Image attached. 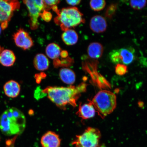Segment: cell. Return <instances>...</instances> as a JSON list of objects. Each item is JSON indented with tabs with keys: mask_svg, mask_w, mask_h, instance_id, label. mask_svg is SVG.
<instances>
[{
	"mask_svg": "<svg viewBox=\"0 0 147 147\" xmlns=\"http://www.w3.org/2000/svg\"><path fill=\"white\" fill-rule=\"evenodd\" d=\"M87 84L82 82L77 86L67 87L49 86L40 91L39 96H47L60 109L65 110L68 105L75 107L82 94L87 90Z\"/></svg>",
	"mask_w": 147,
	"mask_h": 147,
	"instance_id": "cell-1",
	"label": "cell"
},
{
	"mask_svg": "<svg viewBox=\"0 0 147 147\" xmlns=\"http://www.w3.org/2000/svg\"><path fill=\"white\" fill-rule=\"evenodd\" d=\"M26 126V119L23 113L16 108L5 110L0 117V130L5 136L20 135Z\"/></svg>",
	"mask_w": 147,
	"mask_h": 147,
	"instance_id": "cell-2",
	"label": "cell"
},
{
	"mask_svg": "<svg viewBox=\"0 0 147 147\" xmlns=\"http://www.w3.org/2000/svg\"><path fill=\"white\" fill-rule=\"evenodd\" d=\"M90 101L95 111L102 119L113 113L117 107L115 95L106 90L99 91Z\"/></svg>",
	"mask_w": 147,
	"mask_h": 147,
	"instance_id": "cell-3",
	"label": "cell"
},
{
	"mask_svg": "<svg viewBox=\"0 0 147 147\" xmlns=\"http://www.w3.org/2000/svg\"><path fill=\"white\" fill-rule=\"evenodd\" d=\"M57 16L54 19L55 23L59 25L63 31L84 23L83 15L76 7L63 8L59 10Z\"/></svg>",
	"mask_w": 147,
	"mask_h": 147,
	"instance_id": "cell-4",
	"label": "cell"
},
{
	"mask_svg": "<svg viewBox=\"0 0 147 147\" xmlns=\"http://www.w3.org/2000/svg\"><path fill=\"white\" fill-rule=\"evenodd\" d=\"M101 137L98 129L88 127L82 135L76 136L72 144L76 147H101Z\"/></svg>",
	"mask_w": 147,
	"mask_h": 147,
	"instance_id": "cell-5",
	"label": "cell"
},
{
	"mask_svg": "<svg viewBox=\"0 0 147 147\" xmlns=\"http://www.w3.org/2000/svg\"><path fill=\"white\" fill-rule=\"evenodd\" d=\"M23 2L28 11L30 28L32 30H36L39 25L38 18L42 12L45 10V5L44 1L27 0Z\"/></svg>",
	"mask_w": 147,
	"mask_h": 147,
	"instance_id": "cell-6",
	"label": "cell"
},
{
	"mask_svg": "<svg viewBox=\"0 0 147 147\" xmlns=\"http://www.w3.org/2000/svg\"><path fill=\"white\" fill-rule=\"evenodd\" d=\"M20 7L18 1L0 0V24L3 30L8 27L14 12Z\"/></svg>",
	"mask_w": 147,
	"mask_h": 147,
	"instance_id": "cell-7",
	"label": "cell"
},
{
	"mask_svg": "<svg viewBox=\"0 0 147 147\" xmlns=\"http://www.w3.org/2000/svg\"><path fill=\"white\" fill-rule=\"evenodd\" d=\"M13 38L16 45L24 50L30 49L34 45L29 33L23 29L20 28L15 33Z\"/></svg>",
	"mask_w": 147,
	"mask_h": 147,
	"instance_id": "cell-8",
	"label": "cell"
},
{
	"mask_svg": "<svg viewBox=\"0 0 147 147\" xmlns=\"http://www.w3.org/2000/svg\"><path fill=\"white\" fill-rule=\"evenodd\" d=\"M61 139L55 132L49 131L41 138V143L43 147H60Z\"/></svg>",
	"mask_w": 147,
	"mask_h": 147,
	"instance_id": "cell-9",
	"label": "cell"
},
{
	"mask_svg": "<svg viewBox=\"0 0 147 147\" xmlns=\"http://www.w3.org/2000/svg\"><path fill=\"white\" fill-rule=\"evenodd\" d=\"M90 27L93 32L96 33L103 32L107 27V22L102 16L96 15L92 18L90 21Z\"/></svg>",
	"mask_w": 147,
	"mask_h": 147,
	"instance_id": "cell-10",
	"label": "cell"
},
{
	"mask_svg": "<svg viewBox=\"0 0 147 147\" xmlns=\"http://www.w3.org/2000/svg\"><path fill=\"white\" fill-rule=\"evenodd\" d=\"M88 103L80 104L76 114L82 120L92 118L94 117L96 111L90 100Z\"/></svg>",
	"mask_w": 147,
	"mask_h": 147,
	"instance_id": "cell-11",
	"label": "cell"
},
{
	"mask_svg": "<svg viewBox=\"0 0 147 147\" xmlns=\"http://www.w3.org/2000/svg\"><path fill=\"white\" fill-rule=\"evenodd\" d=\"M3 91L5 95L11 98H15L19 95L21 91V86L17 82L10 80L5 84Z\"/></svg>",
	"mask_w": 147,
	"mask_h": 147,
	"instance_id": "cell-12",
	"label": "cell"
},
{
	"mask_svg": "<svg viewBox=\"0 0 147 147\" xmlns=\"http://www.w3.org/2000/svg\"><path fill=\"white\" fill-rule=\"evenodd\" d=\"M16 56L13 51L5 49L0 53V63L5 67L13 65L16 61Z\"/></svg>",
	"mask_w": 147,
	"mask_h": 147,
	"instance_id": "cell-13",
	"label": "cell"
},
{
	"mask_svg": "<svg viewBox=\"0 0 147 147\" xmlns=\"http://www.w3.org/2000/svg\"><path fill=\"white\" fill-rule=\"evenodd\" d=\"M119 51L121 63L128 65L133 62L135 58V51L133 48H124L119 49Z\"/></svg>",
	"mask_w": 147,
	"mask_h": 147,
	"instance_id": "cell-14",
	"label": "cell"
},
{
	"mask_svg": "<svg viewBox=\"0 0 147 147\" xmlns=\"http://www.w3.org/2000/svg\"><path fill=\"white\" fill-rule=\"evenodd\" d=\"M103 51L102 45L97 42H94L90 44L87 49L88 56L94 59L100 58L102 56Z\"/></svg>",
	"mask_w": 147,
	"mask_h": 147,
	"instance_id": "cell-15",
	"label": "cell"
},
{
	"mask_svg": "<svg viewBox=\"0 0 147 147\" xmlns=\"http://www.w3.org/2000/svg\"><path fill=\"white\" fill-rule=\"evenodd\" d=\"M33 64L35 69L39 71H45L48 69L49 62L45 55L38 54L36 55L33 61Z\"/></svg>",
	"mask_w": 147,
	"mask_h": 147,
	"instance_id": "cell-16",
	"label": "cell"
},
{
	"mask_svg": "<svg viewBox=\"0 0 147 147\" xmlns=\"http://www.w3.org/2000/svg\"><path fill=\"white\" fill-rule=\"evenodd\" d=\"M60 78L64 83L72 85L76 80V75L72 69L64 67L60 69Z\"/></svg>",
	"mask_w": 147,
	"mask_h": 147,
	"instance_id": "cell-17",
	"label": "cell"
},
{
	"mask_svg": "<svg viewBox=\"0 0 147 147\" xmlns=\"http://www.w3.org/2000/svg\"><path fill=\"white\" fill-rule=\"evenodd\" d=\"M61 38L62 41L66 45H73L78 42V36L76 31L70 29L63 31Z\"/></svg>",
	"mask_w": 147,
	"mask_h": 147,
	"instance_id": "cell-18",
	"label": "cell"
},
{
	"mask_svg": "<svg viewBox=\"0 0 147 147\" xmlns=\"http://www.w3.org/2000/svg\"><path fill=\"white\" fill-rule=\"evenodd\" d=\"M45 52L47 57L54 60H57L60 56L61 49L59 45L55 43L49 44L45 49Z\"/></svg>",
	"mask_w": 147,
	"mask_h": 147,
	"instance_id": "cell-19",
	"label": "cell"
},
{
	"mask_svg": "<svg viewBox=\"0 0 147 147\" xmlns=\"http://www.w3.org/2000/svg\"><path fill=\"white\" fill-rule=\"evenodd\" d=\"M106 2L104 0H92L90 1L91 8L95 11H99L105 7Z\"/></svg>",
	"mask_w": 147,
	"mask_h": 147,
	"instance_id": "cell-20",
	"label": "cell"
},
{
	"mask_svg": "<svg viewBox=\"0 0 147 147\" xmlns=\"http://www.w3.org/2000/svg\"><path fill=\"white\" fill-rule=\"evenodd\" d=\"M109 57L112 63L116 64L121 63L119 49H115L111 51L109 54Z\"/></svg>",
	"mask_w": 147,
	"mask_h": 147,
	"instance_id": "cell-21",
	"label": "cell"
},
{
	"mask_svg": "<svg viewBox=\"0 0 147 147\" xmlns=\"http://www.w3.org/2000/svg\"><path fill=\"white\" fill-rule=\"evenodd\" d=\"M130 6L132 8L136 10H141L146 6L147 1H130Z\"/></svg>",
	"mask_w": 147,
	"mask_h": 147,
	"instance_id": "cell-22",
	"label": "cell"
},
{
	"mask_svg": "<svg viewBox=\"0 0 147 147\" xmlns=\"http://www.w3.org/2000/svg\"><path fill=\"white\" fill-rule=\"evenodd\" d=\"M127 71V67L125 64L119 63L115 67V72L119 76H122L125 74Z\"/></svg>",
	"mask_w": 147,
	"mask_h": 147,
	"instance_id": "cell-23",
	"label": "cell"
},
{
	"mask_svg": "<svg viewBox=\"0 0 147 147\" xmlns=\"http://www.w3.org/2000/svg\"><path fill=\"white\" fill-rule=\"evenodd\" d=\"M45 5V10H49L50 8L54 5H56L59 3L60 2L58 0H49V1H43Z\"/></svg>",
	"mask_w": 147,
	"mask_h": 147,
	"instance_id": "cell-24",
	"label": "cell"
},
{
	"mask_svg": "<svg viewBox=\"0 0 147 147\" xmlns=\"http://www.w3.org/2000/svg\"><path fill=\"white\" fill-rule=\"evenodd\" d=\"M42 19L46 22H50L52 18V14L48 11L44 10L42 12L40 16Z\"/></svg>",
	"mask_w": 147,
	"mask_h": 147,
	"instance_id": "cell-25",
	"label": "cell"
},
{
	"mask_svg": "<svg viewBox=\"0 0 147 147\" xmlns=\"http://www.w3.org/2000/svg\"><path fill=\"white\" fill-rule=\"evenodd\" d=\"M117 6L115 5H110L108 8L106 12V16L108 18L111 17L113 15L115 14Z\"/></svg>",
	"mask_w": 147,
	"mask_h": 147,
	"instance_id": "cell-26",
	"label": "cell"
},
{
	"mask_svg": "<svg viewBox=\"0 0 147 147\" xmlns=\"http://www.w3.org/2000/svg\"><path fill=\"white\" fill-rule=\"evenodd\" d=\"M66 2L69 5H71V6H74L80 4L81 1L80 0H75V1H69L67 0L66 1Z\"/></svg>",
	"mask_w": 147,
	"mask_h": 147,
	"instance_id": "cell-27",
	"label": "cell"
},
{
	"mask_svg": "<svg viewBox=\"0 0 147 147\" xmlns=\"http://www.w3.org/2000/svg\"><path fill=\"white\" fill-rule=\"evenodd\" d=\"M60 56L63 58H65L68 56V53L66 51H61V53Z\"/></svg>",
	"mask_w": 147,
	"mask_h": 147,
	"instance_id": "cell-28",
	"label": "cell"
},
{
	"mask_svg": "<svg viewBox=\"0 0 147 147\" xmlns=\"http://www.w3.org/2000/svg\"><path fill=\"white\" fill-rule=\"evenodd\" d=\"M2 30H3V29L2 28L1 24H0V34H1Z\"/></svg>",
	"mask_w": 147,
	"mask_h": 147,
	"instance_id": "cell-29",
	"label": "cell"
}]
</instances>
